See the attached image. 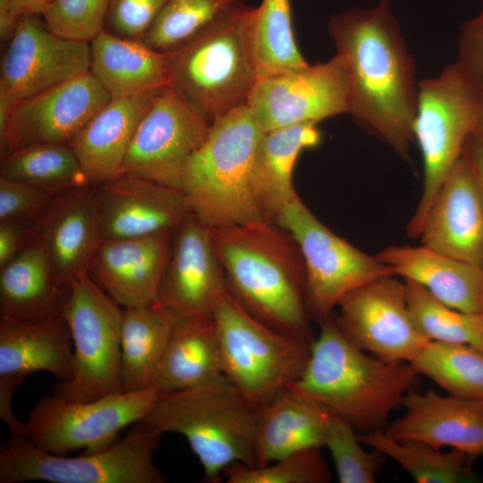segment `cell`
<instances>
[{
  "label": "cell",
  "mask_w": 483,
  "mask_h": 483,
  "mask_svg": "<svg viewBox=\"0 0 483 483\" xmlns=\"http://www.w3.org/2000/svg\"><path fill=\"white\" fill-rule=\"evenodd\" d=\"M39 217H19L0 221V267L32 241Z\"/></svg>",
  "instance_id": "obj_45"
},
{
  "label": "cell",
  "mask_w": 483,
  "mask_h": 483,
  "mask_svg": "<svg viewBox=\"0 0 483 483\" xmlns=\"http://www.w3.org/2000/svg\"><path fill=\"white\" fill-rule=\"evenodd\" d=\"M110 0H52L40 12L49 30L64 38L91 41L105 26Z\"/></svg>",
  "instance_id": "obj_41"
},
{
  "label": "cell",
  "mask_w": 483,
  "mask_h": 483,
  "mask_svg": "<svg viewBox=\"0 0 483 483\" xmlns=\"http://www.w3.org/2000/svg\"><path fill=\"white\" fill-rule=\"evenodd\" d=\"M251 35L258 79L309 64L295 41L291 0H262L255 7Z\"/></svg>",
  "instance_id": "obj_35"
},
{
  "label": "cell",
  "mask_w": 483,
  "mask_h": 483,
  "mask_svg": "<svg viewBox=\"0 0 483 483\" xmlns=\"http://www.w3.org/2000/svg\"><path fill=\"white\" fill-rule=\"evenodd\" d=\"M0 177L18 181L55 196L89 185L68 144H37L1 157Z\"/></svg>",
  "instance_id": "obj_33"
},
{
  "label": "cell",
  "mask_w": 483,
  "mask_h": 483,
  "mask_svg": "<svg viewBox=\"0 0 483 483\" xmlns=\"http://www.w3.org/2000/svg\"><path fill=\"white\" fill-rule=\"evenodd\" d=\"M318 123H303L264 131L255 152L250 183L255 199L266 218L277 214L298 194L292 183L295 162L303 149L321 141Z\"/></svg>",
  "instance_id": "obj_31"
},
{
  "label": "cell",
  "mask_w": 483,
  "mask_h": 483,
  "mask_svg": "<svg viewBox=\"0 0 483 483\" xmlns=\"http://www.w3.org/2000/svg\"><path fill=\"white\" fill-rule=\"evenodd\" d=\"M34 237L43 244L59 282L89 268L101 242L97 187L88 185L55 195L40 216Z\"/></svg>",
  "instance_id": "obj_22"
},
{
  "label": "cell",
  "mask_w": 483,
  "mask_h": 483,
  "mask_svg": "<svg viewBox=\"0 0 483 483\" xmlns=\"http://www.w3.org/2000/svg\"><path fill=\"white\" fill-rule=\"evenodd\" d=\"M319 324L306 367L288 388L345 419L360 433L386 430L390 413L401 406L419 374L411 363L369 355L330 317Z\"/></svg>",
  "instance_id": "obj_3"
},
{
  "label": "cell",
  "mask_w": 483,
  "mask_h": 483,
  "mask_svg": "<svg viewBox=\"0 0 483 483\" xmlns=\"http://www.w3.org/2000/svg\"><path fill=\"white\" fill-rule=\"evenodd\" d=\"M355 428L345 419L330 414L324 446L327 447L341 483H373L382 465L381 453L367 452Z\"/></svg>",
  "instance_id": "obj_40"
},
{
  "label": "cell",
  "mask_w": 483,
  "mask_h": 483,
  "mask_svg": "<svg viewBox=\"0 0 483 483\" xmlns=\"http://www.w3.org/2000/svg\"><path fill=\"white\" fill-rule=\"evenodd\" d=\"M158 394L150 386L90 401L42 397L25 422L27 436L37 447L54 454L80 449L97 453L116 443L123 428L140 421Z\"/></svg>",
  "instance_id": "obj_12"
},
{
  "label": "cell",
  "mask_w": 483,
  "mask_h": 483,
  "mask_svg": "<svg viewBox=\"0 0 483 483\" xmlns=\"http://www.w3.org/2000/svg\"><path fill=\"white\" fill-rule=\"evenodd\" d=\"M483 124V93L453 63L418 82L413 138L424 164L420 200L407 225L417 238L439 189L462 157L470 134Z\"/></svg>",
  "instance_id": "obj_8"
},
{
  "label": "cell",
  "mask_w": 483,
  "mask_h": 483,
  "mask_svg": "<svg viewBox=\"0 0 483 483\" xmlns=\"http://www.w3.org/2000/svg\"><path fill=\"white\" fill-rule=\"evenodd\" d=\"M225 379L212 316H181L166 343L152 386L164 394L206 386Z\"/></svg>",
  "instance_id": "obj_28"
},
{
  "label": "cell",
  "mask_w": 483,
  "mask_h": 483,
  "mask_svg": "<svg viewBox=\"0 0 483 483\" xmlns=\"http://www.w3.org/2000/svg\"><path fill=\"white\" fill-rule=\"evenodd\" d=\"M295 240L306 274V302L319 321L352 291L386 275L389 267L333 233L296 196L274 221Z\"/></svg>",
  "instance_id": "obj_11"
},
{
  "label": "cell",
  "mask_w": 483,
  "mask_h": 483,
  "mask_svg": "<svg viewBox=\"0 0 483 483\" xmlns=\"http://www.w3.org/2000/svg\"><path fill=\"white\" fill-rule=\"evenodd\" d=\"M461 157L470 167L483 194V124L468 138Z\"/></svg>",
  "instance_id": "obj_46"
},
{
  "label": "cell",
  "mask_w": 483,
  "mask_h": 483,
  "mask_svg": "<svg viewBox=\"0 0 483 483\" xmlns=\"http://www.w3.org/2000/svg\"><path fill=\"white\" fill-rule=\"evenodd\" d=\"M377 258L393 275L424 287L445 305L467 313H483V267L424 245L390 246Z\"/></svg>",
  "instance_id": "obj_26"
},
{
  "label": "cell",
  "mask_w": 483,
  "mask_h": 483,
  "mask_svg": "<svg viewBox=\"0 0 483 483\" xmlns=\"http://www.w3.org/2000/svg\"><path fill=\"white\" fill-rule=\"evenodd\" d=\"M327 28L347 69L349 114L366 131L408 158L414 140L416 66L389 0H379L371 8H352L335 14Z\"/></svg>",
  "instance_id": "obj_1"
},
{
  "label": "cell",
  "mask_w": 483,
  "mask_h": 483,
  "mask_svg": "<svg viewBox=\"0 0 483 483\" xmlns=\"http://www.w3.org/2000/svg\"><path fill=\"white\" fill-rule=\"evenodd\" d=\"M210 236L237 301L270 327L312 343L305 266L293 237L272 221L212 227Z\"/></svg>",
  "instance_id": "obj_2"
},
{
  "label": "cell",
  "mask_w": 483,
  "mask_h": 483,
  "mask_svg": "<svg viewBox=\"0 0 483 483\" xmlns=\"http://www.w3.org/2000/svg\"><path fill=\"white\" fill-rule=\"evenodd\" d=\"M97 191L102 240L174 232L193 214L181 191L133 174L123 173Z\"/></svg>",
  "instance_id": "obj_20"
},
{
  "label": "cell",
  "mask_w": 483,
  "mask_h": 483,
  "mask_svg": "<svg viewBox=\"0 0 483 483\" xmlns=\"http://www.w3.org/2000/svg\"><path fill=\"white\" fill-rule=\"evenodd\" d=\"M247 106L263 131L349 114L345 64L336 54L325 63L260 78Z\"/></svg>",
  "instance_id": "obj_15"
},
{
  "label": "cell",
  "mask_w": 483,
  "mask_h": 483,
  "mask_svg": "<svg viewBox=\"0 0 483 483\" xmlns=\"http://www.w3.org/2000/svg\"><path fill=\"white\" fill-rule=\"evenodd\" d=\"M53 197L27 183L0 177V221L38 217Z\"/></svg>",
  "instance_id": "obj_43"
},
{
  "label": "cell",
  "mask_w": 483,
  "mask_h": 483,
  "mask_svg": "<svg viewBox=\"0 0 483 483\" xmlns=\"http://www.w3.org/2000/svg\"><path fill=\"white\" fill-rule=\"evenodd\" d=\"M246 0H166L141 42L162 53L185 44Z\"/></svg>",
  "instance_id": "obj_37"
},
{
  "label": "cell",
  "mask_w": 483,
  "mask_h": 483,
  "mask_svg": "<svg viewBox=\"0 0 483 483\" xmlns=\"http://www.w3.org/2000/svg\"><path fill=\"white\" fill-rule=\"evenodd\" d=\"M74 344L73 376L55 395L90 401L122 393L121 331L123 309L90 276L72 277L62 313Z\"/></svg>",
  "instance_id": "obj_10"
},
{
  "label": "cell",
  "mask_w": 483,
  "mask_h": 483,
  "mask_svg": "<svg viewBox=\"0 0 483 483\" xmlns=\"http://www.w3.org/2000/svg\"><path fill=\"white\" fill-rule=\"evenodd\" d=\"M111 99L88 72L20 101L0 134L1 157L37 144H68Z\"/></svg>",
  "instance_id": "obj_17"
},
{
  "label": "cell",
  "mask_w": 483,
  "mask_h": 483,
  "mask_svg": "<svg viewBox=\"0 0 483 483\" xmlns=\"http://www.w3.org/2000/svg\"><path fill=\"white\" fill-rule=\"evenodd\" d=\"M361 443L391 458L419 483H459L470 479L473 460L464 453L417 440H397L385 430L360 433Z\"/></svg>",
  "instance_id": "obj_34"
},
{
  "label": "cell",
  "mask_w": 483,
  "mask_h": 483,
  "mask_svg": "<svg viewBox=\"0 0 483 483\" xmlns=\"http://www.w3.org/2000/svg\"><path fill=\"white\" fill-rule=\"evenodd\" d=\"M255 8L242 4L172 52V87L210 123L247 106L258 80L252 47Z\"/></svg>",
  "instance_id": "obj_5"
},
{
  "label": "cell",
  "mask_w": 483,
  "mask_h": 483,
  "mask_svg": "<svg viewBox=\"0 0 483 483\" xmlns=\"http://www.w3.org/2000/svg\"><path fill=\"white\" fill-rule=\"evenodd\" d=\"M165 3L166 0H110L104 30L141 42Z\"/></svg>",
  "instance_id": "obj_42"
},
{
  "label": "cell",
  "mask_w": 483,
  "mask_h": 483,
  "mask_svg": "<svg viewBox=\"0 0 483 483\" xmlns=\"http://www.w3.org/2000/svg\"><path fill=\"white\" fill-rule=\"evenodd\" d=\"M411 364L450 395L483 400V351L429 341Z\"/></svg>",
  "instance_id": "obj_36"
},
{
  "label": "cell",
  "mask_w": 483,
  "mask_h": 483,
  "mask_svg": "<svg viewBox=\"0 0 483 483\" xmlns=\"http://www.w3.org/2000/svg\"><path fill=\"white\" fill-rule=\"evenodd\" d=\"M52 0H11L12 12L20 19L25 14L40 13L42 9Z\"/></svg>",
  "instance_id": "obj_48"
},
{
  "label": "cell",
  "mask_w": 483,
  "mask_h": 483,
  "mask_svg": "<svg viewBox=\"0 0 483 483\" xmlns=\"http://www.w3.org/2000/svg\"><path fill=\"white\" fill-rule=\"evenodd\" d=\"M330 414L292 389L283 390L258 410L256 466L268 464L303 449L323 447Z\"/></svg>",
  "instance_id": "obj_30"
},
{
  "label": "cell",
  "mask_w": 483,
  "mask_h": 483,
  "mask_svg": "<svg viewBox=\"0 0 483 483\" xmlns=\"http://www.w3.org/2000/svg\"><path fill=\"white\" fill-rule=\"evenodd\" d=\"M419 236L428 248L483 267V194L462 157L435 197Z\"/></svg>",
  "instance_id": "obj_24"
},
{
  "label": "cell",
  "mask_w": 483,
  "mask_h": 483,
  "mask_svg": "<svg viewBox=\"0 0 483 483\" xmlns=\"http://www.w3.org/2000/svg\"><path fill=\"white\" fill-rule=\"evenodd\" d=\"M19 19L12 12L11 0H0V36L4 41L11 39Z\"/></svg>",
  "instance_id": "obj_47"
},
{
  "label": "cell",
  "mask_w": 483,
  "mask_h": 483,
  "mask_svg": "<svg viewBox=\"0 0 483 483\" xmlns=\"http://www.w3.org/2000/svg\"><path fill=\"white\" fill-rule=\"evenodd\" d=\"M212 318L223 373L255 408H262L302 374L311 343L263 323L228 288L219 296Z\"/></svg>",
  "instance_id": "obj_7"
},
{
  "label": "cell",
  "mask_w": 483,
  "mask_h": 483,
  "mask_svg": "<svg viewBox=\"0 0 483 483\" xmlns=\"http://www.w3.org/2000/svg\"><path fill=\"white\" fill-rule=\"evenodd\" d=\"M404 412L386 432L397 440H417L448 447L474 460L483 456V400L409 390Z\"/></svg>",
  "instance_id": "obj_23"
},
{
  "label": "cell",
  "mask_w": 483,
  "mask_h": 483,
  "mask_svg": "<svg viewBox=\"0 0 483 483\" xmlns=\"http://www.w3.org/2000/svg\"><path fill=\"white\" fill-rule=\"evenodd\" d=\"M69 327L57 315L34 321L0 319V417H14L12 401L19 385L31 373L45 371L58 383L73 376Z\"/></svg>",
  "instance_id": "obj_19"
},
{
  "label": "cell",
  "mask_w": 483,
  "mask_h": 483,
  "mask_svg": "<svg viewBox=\"0 0 483 483\" xmlns=\"http://www.w3.org/2000/svg\"><path fill=\"white\" fill-rule=\"evenodd\" d=\"M89 43V72L112 98L161 90L171 85L167 54L102 30Z\"/></svg>",
  "instance_id": "obj_29"
},
{
  "label": "cell",
  "mask_w": 483,
  "mask_h": 483,
  "mask_svg": "<svg viewBox=\"0 0 483 483\" xmlns=\"http://www.w3.org/2000/svg\"><path fill=\"white\" fill-rule=\"evenodd\" d=\"M404 281L411 312L429 341L468 344L483 351V313L450 308L421 285Z\"/></svg>",
  "instance_id": "obj_38"
},
{
  "label": "cell",
  "mask_w": 483,
  "mask_h": 483,
  "mask_svg": "<svg viewBox=\"0 0 483 483\" xmlns=\"http://www.w3.org/2000/svg\"><path fill=\"white\" fill-rule=\"evenodd\" d=\"M210 126L172 87L165 88L136 130L123 173L181 191L184 165L207 139Z\"/></svg>",
  "instance_id": "obj_16"
},
{
  "label": "cell",
  "mask_w": 483,
  "mask_h": 483,
  "mask_svg": "<svg viewBox=\"0 0 483 483\" xmlns=\"http://www.w3.org/2000/svg\"><path fill=\"white\" fill-rule=\"evenodd\" d=\"M320 449H303L263 466L235 462L224 475L228 483H327L331 473Z\"/></svg>",
  "instance_id": "obj_39"
},
{
  "label": "cell",
  "mask_w": 483,
  "mask_h": 483,
  "mask_svg": "<svg viewBox=\"0 0 483 483\" xmlns=\"http://www.w3.org/2000/svg\"><path fill=\"white\" fill-rule=\"evenodd\" d=\"M335 320L358 348L390 362L411 363L429 340L416 323L406 284L395 275L374 280L347 294Z\"/></svg>",
  "instance_id": "obj_14"
},
{
  "label": "cell",
  "mask_w": 483,
  "mask_h": 483,
  "mask_svg": "<svg viewBox=\"0 0 483 483\" xmlns=\"http://www.w3.org/2000/svg\"><path fill=\"white\" fill-rule=\"evenodd\" d=\"M180 317L159 302L123 309L121 331L123 392L152 386L166 343Z\"/></svg>",
  "instance_id": "obj_32"
},
{
  "label": "cell",
  "mask_w": 483,
  "mask_h": 483,
  "mask_svg": "<svg viewBox=\"0 0 483 483\" xmlns=\"http://www.w3.org/2000/svg\"><path fill=\"white\" fill-rule=\"evenodd\" d=\"M89 43L47 29L38 13L20 17L1 64L0 134L21 100L89 72Z\"/></svg>",
  "instance_id": "obj_13"
},
{
  "label": "cell",
  "mask_w": 483,
  "mask_h": 483,
  "mask_svg": "<svg viewBox=\"0 0 483 483\" xmlns=\"http://www.w3.org/2000/svg\"><path fill=\"white\" fill-rule=\"evenodd\" d=\"M173 233L101 240L89 274L123 308L156 303L171 254Z\"/></svg>",
  "instance_id": "obj_21"
},
{
  "label": "cell",
  "mask_w": 483,
  "mask_h": 483,
  "mask_svg": "<svg viewBox=\"0 0 483 483\" xmlns=\"http://www.w3.org/2000/svg\"><path fill=\"white\" fill-rule=\"evenodd\" d=\"M454 63L483 93V11L462 26Z\"/></svg>",
  "instance_id": "obj_44"
},
{
  "label": "cell",
  "mask_w": 483,
  "mask_h": 483,
  "mask_svg": "<svg viewBox=\"0 0 483 483\" xmlns=\"http://www.w3.org/2000/svg\"><path fill=\"white\" fill-rule=\"evenodd\" d=\"M225 290L226 277L210 228L191 214L173 233L157 302L182 317H209Z\"/></svg>",
  "instance_id": "obj_18"
},
{
  "label": "cell",
  "mask_w": 483,
  "mask_h": 483,
  "mask_svg": "<svg viewBox=\"0 0 483 483\" xmlns=\"http://www.w3.org/2000/svg\"><path fill=\"white\" fill-rule=\"evenodd\" d=\"M68 288L59 282L43 244L34 237L0 267V319L34 321L61 315Z\"/></svg>",
  "instance_id": "obj_27"
},
{
  "label": "cell",
  "mask_w": 483,
  "mask_h": 483,
  "mask_svg": "<svg viewBox=\"0 0 483 483\" xmlns=\"http://www.w3.org/2000/svg\"><path fill=\"white\" fill-rule=\"evenodd\" d=\"M160 436L139 421L106 450L65 457L37 447L28 436L10 435L0 448V483H163L153 462Z\"/></svg>",
  "instance_id": "obj_9"
},
{
  "label": "cell",
  "mask_w": 483,
  "mask_h": 483,
  "mask_svg": "<svg viewBox=\"0 0 483 483\" xmlns=\"http://www.w3.org/2000/svg\"><path fill=\"white\" fill-rule=\"evenodd\" d=\"M264 131L244 106L216 119L203 144L186 162L181 191L207 226L267 222L250 183L254 155Z\"/></svg>",
  "instance_id": "obj_4"
},
{
  "label": "cell",
  "mask_w": 483,
  "mask_h": 483,
  "mask_svg": "<svg viewBox=\"0 0 483 483\" xmlns=\"http://www.w3.org/2000/svg\"><path fill=\"white\" fill-rule=\"evenodd\" d=\"M161 90L112 98L68 143L89 185L97 187L123 173L136 130Z\"/></svg>",
  "instance_id": "obj_25"
},
{
  "label": "cell",
  "mask_w": 483,
  "mask_h": 483,
  "mask_svg": "<svg viewBox=\"0 0 483 483\" xmlns=\"http://www.w3.org/2000/svg\"><path fill=\"white\" fill-rule=\"evenodd\" d=\"M258 409L226 379L158 394L141 422L160 435L183 436L198 457L205 479L217 482L235 462L256 466L255 434Z\"/></svg>",
  "instance_id": "obj_6"
}]
</instances>
